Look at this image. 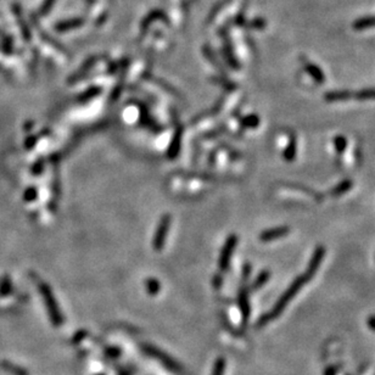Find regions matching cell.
Returning <instances> with one entry per match:
<instances>
[{
    "label": "cell",
    "instance_id": "6da1fadb",
    "mask_svg": "<svg viewBox=\"0 0 375 375\" xmlns=\"http://www.w3.org/2000/svg\"><path fill=\"white\" fill-rule=\"evenodd\" d=\"M305 281H307V280H306V279H305L304 275H301V276H299V278H297V279H295V281L291 284L290 288H289L288 290H286L285 294H284L283 296L280 297V300H279L278 304H276V306L274 307V309H273V311H272V313H270V314H268V315H266V317L263 318V320H265V322H266V320H268V319H270V318H273V317H275V315H278L279 312H280L281 309H283L284 307H285V305L288 304L289 301H290L291 297L295 296V294H296V292L299 291L300 289H301V286L304 285Z\"/></svg>",
    "mask_w": 375,
    "mask_h": 375
},
{
    "label": "cell",
    "instance_id": "7a4b0ae2",
    "mask_svg": "<svg viewBox=\"0 0 375 375\" xmlns=\"http://www.w3.org/2000/svg\"><path fill=\"white\" fill-rule=\"evenodd\" d=\"M39 289L43 294L44 301H45L46 307H48V311L49 313H50L51 320H53V323L55 325H61V323H63V318H61V313L59 312L58 305H56L55 299H54L53 292H51V290L49 289V286L46 285V284H40Z\"/></svg>",
    "mask_w": 375,
    "mask_h": 375
},
{
    "label": "cell",
    "instance_id": "3957f363",
    "mask_svg": "<svg viewBox=\"0 0 375 375\" xmlns=\"http://www.w3.org/2000/svg\"><path fill=\"white\" fill-rule=\"evenodd\" d=\"M238 244V237L237 235H230L227 239L226 244H224L223 250L221 252V258H219V267L222 271H227L229 267L230 260H232V255L234 252L235 247Z\"/></svg>",
    "mask_w": 375,
    "mask_h": 375
},
{
    "label": "cell",
    "instance_id": "277c9868",
    "mask_svg": "<svg viewBox=\"0 0 375 375\" xmlns=\"http://www.w3.org/2000/svg\"><path fill=\"white\" fill-rule=\"evenodd\" d=\"M170 227V217L166 214V216L162 217V219L160 221L159 227H157L156 234L154 238V249L155 250H161L164 247L165 241H166V237L168 234V230Z\"/></svg>",
    "mask_w": 375,
    "mask_h": 375
},
{
    "label": "cell",
    "instance_id": "5b68a950",
    "mask_svg": "<svg viewBox=\"0 0 375 375\" xmlns=\"http://www.w3.org/2000/svg\"><path fill=\"white\" fill-rule=\"evenodd\" d=\"M324 256H325V247L324 246L319 245V246L315 247L314 252H313V255L311 257V261H309V263H308V267H307V270H306V273L304 274V276H305V279H306V280H309V279H311L312 276L314 275L315 272H317L318 268H319V266H320V263H322Z\"/></svg>",
    "mask_w": 375,
    "mask_h": 375
},
{
    "label": "cell",
    "instance_id": "8992f818",
    "mask_svg": "<svg viewBox=\"0 0 375 375\" xmlns=\"http://www.w3.org/2000/svg\"><path fill=\"white\" fill-rule=\"evenodd\" d=\"M12 10H14L15 17H16L17 25H19L20 30L22 32V37L26 42H30L31 38H32V32H31L30 27H28L27 22L25 21V17L22 15V7L20 6L19 4H14L12 5Z\"/></svg>",
    "mask_w": 375,
    "mask_h": 375
},
{
    "label": "cell",
    "instance_id": "52a82bcc",
    "mask_svg": "<svg viewBox=\"0 0 375 375\" xmlns=\"http://www.w3.org/2000/svg\"><path fill=\"white\" fill-rule=\"evenodd\" d=\"M289 233H290L289 227H278V228L268 229L265 230V232L260 235V240L266 242L273 241V240H278L280 239V238H284L285 235H288Z\"/></svg>",
    "mask_w": 375,
    "mask_h": 375
},
{
    "label": "cell",
    "instance_id": "ba28073f",
    "mask_svg": "<svg viewBox=\"0 0 375 375\" xmlns=\"http://www.w3.org/2000/svg\"><path fill=\"white\" fill-rule=\"evenodd\" d=\"M143 348H144V351H145L146 353H149V354H150V356L156 357V358H159L160 361L164 362V364H166V366L168 367V368L172 369V371H178V369H179V367H178V364H177V363H174V362H173L172 359H170L168 356H165V354L162 353L161 351L156 350V348L152 347V346H150V345L143 346Z\"/></svg>",
    "mask_w": 375,
    "mask_h": 375
},
{
    "label": "cell",
    "instance_id": "9c48e42d",
    "mask_svg": "<svg viewBox=\"0 0 375 375\" xmlns=\"http://www.w3.org/2000/svg\"><path fill=\"white\" fill-rule=\"evenodd\" d=\"M84 25L83 19H71L66 21H61L55 25V31L58 33H66L68 31L76 30V28L82 27Z\"/></svg>",
    "mask_w": 375,
    "mask_h": 375
},
{
    "label": "cell",
    "instance_id": "30bf717a",
    "mask_svg": "<svg viewBox=\"0 0 375 375\" xmlns=\"http://www.w3.org/2000/svg\"><path fill=\"white\" fill-rule=\"evenodd\" d=\"M159 20H162V21H167L168 22L166 15H165L164 12L161 11V10H154V11L149 12V14L146 15L145 19L143 20V22H141V25H140L141 32H145L147 28H149L150 26H151L152 22L159 21Z\"/></svg>",
    "mask_w": 375,
    "mask_h": 375
},
{
    "label": "cell",
    "instance_id": "8fae6325",
    "mask_svg": "<svg viewBox=\"0 0 375 375\" xmlns=\"http://www.w3.org/2000/svg\"><path fill=\"white\" fill-rule=\"evenodd\" d=\"M352 93L348 90H336V92H329L324 95L325 100L328 102H346L350 98H352Z\"/></svg>",
    "mask_w": 375,
    "mask_h": 375
},
{
    "label": "cell",
    "instance_id": "7c38bea8",
    "mask_svg": "<svg viewBox=\"0 0 375 375\" xmlns=\"http://www.w3.org/2000/svg\"><path fill=\"white\" fill-rule=\"evenodd\" d=\"M296 154H297V141L295 136H291L290 141H289V144L286 145L285 150H284L283 157L286 162H292L295 160V157H296Z\"/></svg>",
    "mask_w": 375,
    "mask_h": 375
},
{
    "label": "cell",
    "instance_id": "4fadbf2b",
    "mask_svg": "<svg viewBox=\"0 0 375 375\" xmlns=\"http://www.w3.org/2000/svg\"><path fill=\"white\" fill-rule=\"evenodd\" d=\"M353 187V182L351 179H343L342 182H340L339 184H336L335 187H334L332 189V191H330V194H332L333 196H341L343 195V194H346L347 191H350L351 189H352Z\"/></svg>",
    "mask_w": 375,
    "mask_h": 375
},
{
    "label": "cell",
    "instance_id": "5bb4252c",
    "mask_svg": "<svg viewBox=\"0 0 375 375\" xmlns=\"http://www.w3.org/2000/svg\"><path fill=\"white\" fill-rule=\"evenodd\" d=\"M306 71L308 72L309 76H311L312 78L317 82V83H324V79H325L324 73H323V71L319 68V67H317L315 65H312V64H307Z\"/></svg>",
    "mask_w": 375,
    "mask_h": 375
},
{
    "label": "cell",
    "instance_id": "9a60e30c",
    "mask_svg": "<svg viewBox=\"0 0 375 375\" xmlns=\"http://www.w3.org/2000/svg\"><path fill=\"white\" fill-rule=\"evenodd\" d=\"M334 146H335L336 152H338L339 155L343 154L346 147H347V139L343 136H336L335 138H334Z\"/></svg>",
    "mask_w": 375,
    "mask_h": 375
},
{
    "label": "cell",
    "instance_id": "2e32d148",
    "mask_svg": "<svg viewBox=\"0 0 375 375\" xmlns=\"http://www.w3.org/2000/svg\"><path fill=\"white\" fill-rule=\"evenodd\" d=\"M270 275H271V273L268 271L261 272L260 275H258L257 278H256V280L253 281V289H255V290H257V289H260L261 286L265 285V284L268 281V279H270Z\"/></svg>",
    "mask_w": 375,
    "mask_h": 375
},
{
    "label": "cell",
    "instance_id": "e0dca14e",
    "mask_svg": "<svg viewBox=\"0 0 375 375\" xmlns=\"http://www.w3.org/2000/svg\"><path fill=\"white\" fill-rule=\"evenodd\" d=\"M241 125L246 128H256L260 125V117L257 115H249L241 121Z\"/></svg>",
    "mask_w": 375,
    "mask_h": 375
},
{
    "label": "cell",
    "instance_id": "ac0fdd59",
    "mask_svg": "<svg viewBox=\"0 0 375 375\" xmlns=\"http://www.w3.org/2000/svg\"><path fill=\"white\" fill-rule=\"evenodd\" d=\"M224 55H226L227 60H228L230 66L239 67V65H238V63H237V59H235L234 55H233L232 48H230V45H229V40H226V43H224Z\"/></svg>",
    "mask_w": 375,
    "mask_h": 375
},
{
    "label": "cell",
    "instance_id": "d6986e66",
    "mask_svg": "<svg viewBox=\"0 0 375 375\" xmlns=\"http://www.w3.org/2000/svg\"><path fill=\"white\" fill-rule=\"evenodd\" d=\"M356 99L358 100H371L375 99V89H364L354 94Z\"/></svg>",
    "mask_w": 375,
    "mask_h": 375
},
{
    "label": "cell",
    "instance_id": "ffe728a7",
    "mask_svg": "<svg viewBox=\"0 0 375 375\" xmlns=\"http://www.w3.org/2000/svg\"><path fill=\"white\" fill-rule=\"evenodd\" d=\"M95 60H97V58H92V59H89V60H87V63H85V64L83 65V66H82L81 71H78V72H77L76 76H73V79H78L79 77L83 76V74L85 73V72L89 71V69L92 68L93 66H94V64L97 63V61H95Z\"/></svg>",
    "mask_w": 375,
    "mask_h": 375
},
{
    "label": "cell",
    "instance_id": "44dd1931",
    "mask_svg": "<svg viewBox=\"0 0 375 375\" xmlns=\"http://www.w3.org/2000/svg\"><path fill=\"white\" fill-rule=\"evenodd\" d=\"M2 368L5 369V371L7 372H11L12 374L15 375H28L27 373H26L25 371H23L22 368H19V367H15L14 364L11 363H6V362H2Z\"/></svg>",
    "mask_w": 375,
    "mask_h": 375
},
{
    "label": "cell",
    "instance_id": "7402d4cb",
    "mask_svg": "<svg viewBox=\"0 0 375 375\" xmlns=\"http://www.w3.org/2000/svg\"><path fill=\"white\" fill-rule=\"evenodd\" d=\"M56 2V0H44L42 7H40L39 10V14L40 16H45V15H48L49 12H50V10L53 9L54 4Z\"/></svg>",
    "mask_w": 375,
    "mask_h": 375
},
{
    "label": "cell",
    "instance_id": "603a6c76",
    "mask_svg": "<svg viewBox=\"0 0 375 375\" xmlns=\"http://www.w3.org/2000/svg\"><path fill=\"white\" fill-rule=\"evenodd\" d=\"M240 306H241L242 313H244L245 317H247V314H249V305H247L246 292L244 291H241V294H240Z\"/></svg>",
    "mask_w": 375,
    "mask_h": 375
},
{
    "label": "cell",
    "instance_id": "cb8c5ba5",
    "mask_svg": "<svg viewBox=\"0 0 375 375\" xmlns=\"http://www.w3.org/2000/svg\"><path fill=\"white\" fill-rule=\"evenodd\" d=\"M179 143H180V136H175L173 138V143L170 145V157H173L175 154H178V150H179Z\"/></svg>",
    "mask_w": 375,
    "mask_h": 375
},
{
    "label": "cell",
    "instance_id": "d4e9b609",
    "mask_svg": "<svg viewBox=\"0 0 375 375\" xmlns=\"http://www.w3.org/2000/svg\"><path fill=\"white\" fill-rule=\"evenodd\" d=\"M146 284H147V290H149L150 294H156V292L159 291L160 284L159 281H156L155 279H150Z\"/></svg>",
    "mask_w": 375,
    "mask_h": 375
},
{
    "label": "cell",
    "instance_id": "484cf974",
    "mask_svg": "<svg viewBox=\"0 0 375 375\" xmlns=\"http://www.w3.org/2000/svg\"><path fill=\"white\" fill-rule=\"evenodd\" d=\"M2 49L5 50V53H10V51L12 53V39L6 38V39L4 40V43H2Z\"/></svg>",
    "mask_w": 375,
    "mask_h": 375
},
{
    "label": "cell",
    "instance_id": "4316f807",
    "mask_svg": "<svg viewBox=\"0 0 375 375\" xmlns=\"http://www.w3.org/2000/svg\"><path fill=\"white\" fill-rule=\"evenodd\" d=\"M223 367H224L223 361H222V359H219V361L217 362L216 367H214L213 375H222V372H223Z\"/></svg>",
    "mask_w": 375,
    "mask_h": 375
},
{
    "label": "cell",
    "instance_id": "83f0119b",
    "mask_svg": "<svg viewBox=\"0 0 375 375\" xmlns=\"http://www.w3.org/2000/svg\"><path fill=\"white\" fill-rule=\"evenodd\" d=\"M35 195H37V193H35V190H34V189H33V188L28 189V190L26 191V194H25V196H26V200H28V201H30V200H34Z\"/></svg>",
    "mask_w": 375,
    "mask_h": 375
}]
</instances>
